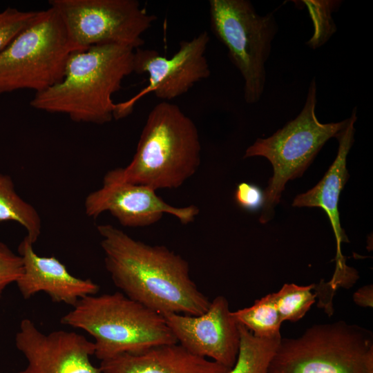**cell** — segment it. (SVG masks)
Masks as SVG:
<instances>
[{
  "label": "cell",
  "mask_w": 373,
  "mask_h": 373,
  "mask_svg": "<svg viewBox=\"0 0 373 373\" xmlns=\"http://www.w3.org/2000/svg\"><path fill=\"white\" fill-rule=\"evenodd\" d=\"M97 229L105 267L126 296L161 315L198 316L208 309L211 301L191 278L189 265L180 255L135 240L111 224Z\"/></svg>",
  "instance_id": "6da1fadb"
},
{
  "label": "cell",
  "mask_w": 373,
  "mask_h": 373,
  "mask_svg": "<svg viewBox=\"0 0 373 373\" xmlns=\"http://www.w3.org/2000/svg\"><path fill=\"white\" fill-rule=\"evenodd\" d=\"M134 49L102 44L73 51L62 80L36 93L30 106L39 111L68 115L77 122L104 124L114 118L112 96L124 77L134 71Z\"/></svg>",
  "instance_id": "7a4b0ae2"
},
{
  "label": "cell",
  "mask_w": 373,
  "mask_h": 373,
  "mask_svg": "<svg viewBox=\"0 0 373 373\" xmlns=\"http://www.w3.org/2000/svg\"><path fill=\"white\" fill-rule=\"evenodd\" d=\"M200 153L193 121L178 105L163 101L149 112L131 162L115 169L128 182L155 191L176 189L195 174Z\"/></svg>",
  "instance_id": "3957f363"
},
{
  "label": "cell",
  "mask_w": 373,
  "mask_h": 373,
  "mask_svg": "<svg viewBox=\"0 0 373 373\" xmlns=\"http://www.w3.org/2000/svg\"><path fill=\"white\" fill-rule=\"evenodd\" d=\"M61 323L92 336L94 355L100 361L178 343L162 315L120 291L82 298Z\"/></svg>",
  "instance_id": "277c9868"
},
{
  "label": "cell",
  "mask_w": 373,
  "mask_h": 373,
  "mask_svg": "<svg viewBox=\"0 0 373 373\" xmlns=\"http://www.w3.org/2000/svg\"><path fill=\"white\" fill-rule=\"evenodd\" d=\"M269 373H373V334L344 321L281 338Z\"/></svg>",
  "instance_id": "5b68a950"
},
{
  "label": "cell",
  "mask_w": 373,
  "mask_h": 373,
  "mask_svg": "<svg viewBox=\"0 0 373 373\" xmlns=\"http://www.w3.org/2000/svg\"><path fill=\"white\" fill-rule=\"evenodd\" d=\"M316 82L309 86L304 106L296 118L289 121L270 137L258 138L245 151L244 158L262 156L271 162L274 174L264 193L265 201L259 220L272 219L286 183L300 176L323 145L344 128L347 119L323 124L316 115Z\"/></svg>",
  "instance_id": "8992f818"
},
{
  "label": "cell",
  "mask_w": 373,
  "mask_h": 373,
  "mask_svg": "<svg viewBox=\"0 0 373 373\" xmlns=\"http://www.w3.org/2000/svg\"><path fill=\"white\" fill-rule=\"evenodd\" d=\"M75 51L64 25L51 7L0 52V94L21 89L36 93L60 82Z\"/></svg>",
  "instance_id": "52a82bcc"
},
{
  "label": "cell",
  "mask_w": 373,
  "mask_h": 373,
  "mask_svg": "<svg viewBox=\"0 0 373 373\" xmlns=\"http://www.w3.org/2000/svg\"><path fill=\"white\" fill-rule=\"evenodd\" d=\"M209 4L212 31L244 79V99L256 104L265 86V64L278 32L276 19L272 12L260 15L247 0H210Z\"/></svg>",
  "instance_id": "ba28073f"
},
{
  "label": "cell",
  "mask_w": 373,
  "mask_h": 373,
  "mask_svg": "<svg viewBox=\"0 0 373 373\" xmlns=\"http://www.w3.org/2000/svg\"><path fill=\"white\" fill-rule=\"evenodd\" d=\"M75 50L102 44L134 50L144 44L142 35L156 17L137 0H50Z\"/></svg>",
  "instance_id": "9c48e42d"
},
{
  "label": "cell",
  "mask_w": 373,
  "mask_h": 373,
  "mask_svg": "<svg viewBox=\"0 0 373 373\" xmlns=\"http://www.w3.org/2000/svg\"><path fill=\"white\" fill-rule=\"evenodd\" d=\"M209 40L207 31L190 40H182L178 51L170 58L155 50L135 49L133 73H146L149 84L133 98L117 104L114 118L118 119L129 115L135 102L146 94L153 93L157 98L168 102L209 77L211 72L205 52Z\"/></svg>",
  "instance_id": "30bf717a"
},
{
  "label": "cell",
  "mask_w": 373,
  "mask_h": 373,
  "mask_svg": "<svg viewBox=\"0 0 373 373\" xmlns=\"http://www.w3.org/2000/svg\"><path fill=\"white\" fill-rule=\"evenodd\" d=\"M86 214L97 218L108 211L124 227H141L153 224L164 213L176 217L183 224L193 222L199 214L195 205L171 206L144 185L122 180L115 169L108 171L101 188L90 192L84 201Z\"/></svg>",
  "instance_id": "8fae6325"
},
{
  "label": "cell",
  "mask_w": 373,
  "mask_h": 373,
  "mask_svg": "<svg viewBox=\"0 0 373 373\" xmlns=\"http://www.w3.org/2000/svg\"><path fill=\"white\" fill-rule=\"evenodd\" d=\"M162 316L178 343L187 351L229 368L233 366L239 350L240 332L224 296L216 297L208 309L198 316L175 313Z\"/></svg>",
  "instance_id": "7c38bea8"
},
{
  "label": "cell",
  "mask_w": 373,
  "mask_h": 373,
  "mask_svg": "<svg viewBox=\"0 0 373 373\" xmlns=\"http://www.w3.org/2000/svg\"><path fill=\"white\" fill-rule=\"evenodd\" d=\"M15 345L28 362L17 373H102L90 361L94 343L75 332L45 334L30 319L24 318L16 334Z\"/></svg>",
  "instance_id": "4fadbf2b"
},
{
  "label": "cell",
  "mask_w": 373,
  "mask_h": 373,
  "mask_svg": "<svg viewBox=\"0 0 373 373\" xmlns=\"http://www.w3.org/2000/svg\"><path fill=\"white\" fill-rule=\"evenodd\" d=\"M33 245L26 236L18 247L23 272L15 283L24 299L44 292L55 303L74 307L82 298L99 291L97 283L72 275L55 257L39 256Z\"/></svg>",
  "instance_id": "5bb4252c"
},
{
  "label": "cell",
  "mask_w": 373,
  "mask_h": 373,
  "mask_svg": "<svg viewBox=\"0 0 373 373\" xmlns=\"http://www.w3.org/2000/svg\"><path fill=\"white\" fill-rule=\"evenodd\" d=\"M357 119L356 108L344 128L336 135L338 141L337 155L322 180L308 191L297 195L292 203L296 207H319L327 213L332 227L336 240V267L334 276L343 277L347 275L351 268L345 265L341 254V246L349 240L341 226L338 200L349 173L346 166L347 156L354 142V124Z\"/></svg>",
  "instance_id": "9a60e30c"
},
{
  "label": "cell",
  "mask_w": 373,
  "mask_h": 373,
  "mask_svg": "<svg viewBox=\"0 0 373 373\" xmlns=\"http://www.w3.org/2000/svg\"><path fill=\"white\" fill-rule=\"evenodd\" d=\"M102 373H227L231 369L194 355L179 343L157 345L101 361Z\"/></svg>",
  "instance_id": "2e32d148"
},
{
  "label": "cell",
  "mask_w": 373,
  "mask_h": 373,
  "mask_svg": "<svg viewBox=\"0 0 373 373\" xmlns=\"http://www.w3.org/2000/svg\"><path fill=\"white\" fill-rule=\"evenodd\" d=\"M240 345L236 361L227 373H269L281 336L260 338L238 324Z\"/></svg>",
  "instance_id": "e0dca14e"
},
{
  "label": "cell",
  "mask_w": 373,
  "mask_h": 373,
  "mask_svg": "<svg viewBox=\"0 0 373 373\" xmlns=\"http://www.w3.org/2000/svg\"><path fill=\"white\" fill-rule=\"evenodd\" d=\"M15 221L27 231L34 244L41 231V219L36 209L16 191L10 176L0 173V222Z\"/></svg>",
  "instance_id": "ac0fdd59"
},
{
  "label": "cell",
  "mask_w": 373,
  "mask_h": 373,
  "mask_svg": "<svg viewBox=\"0 0 373 373\" xmlns=\"http://www.w3.org/2000/svg\"><path fill=\"white\" fill-rule=\"evenodd\" d=\"M233 319L260 338L281 336L283 321L275 303L274 293L256 300L250 307L231 312Z\"/></svg>",
  "instance_id": "d6986e66"
},
{
  "label": "cell",
  "mask_w": 373,
  "mask_h": 373,
  "mask_svg": "<svg viewBox=\"0 0 373 373\" xmlns=\"http://www.w3.org/2000/svg\"><path fill=\"white\" fill-rule=\"evenodd\" d=\"M316 285L300 286L285 283L275 292V303L281 321L296 322L301 319L315 303L316 293H313Z\"/></svg>",
  "instance_id": "ffe728a7"
},
{
  "label": "cell",
  "mask_w": 373,
  "mask_h": 373,
  "mask_svg": "<svg viewBox=\"0 0 373 373\" xmlns=\"http://www.w3.org/2000/svg\"><path fill=\"white\" fill-rule=\"evenodd\" d=\"M314 26L313 37L307 42L312 48H316L325 43L331 35L336 32L332 13L337 8L338 1H303Z\"/></svg>",
  "instance_id": "44dd1931"
},
{
  "label": "cell",
  "mask_w": 373,
  "mask_h": 373,
  "mask_svg": "<svg viewBox=\"0 0 373 373\" xmlns=\"http://www.w3.org/2000/svg\"><path fill=\"white\" fill-rule=\"evenodd\" d=\"M39 11L8 8L0 12V52L38 17Z\"/></svg>",
  "instance_id": "7402d4cb"
},
{
  "label": "cell",
  "mask_w": 373,
  "mask_h": 373,
  "mask_svg": "<svg viewBox=\"0 0 373 373\" xmlns=\"http://www.w3.org/2000/svg\"><path fill=\"white\" fill-rule=\"evenodd\" d=\"M23 272L20 255L14 253L5 243L0 242V299L6 288L17 280Z\"/></svg>",
  "instance_id": "603a6c76"
},
{
  "label": "cell",
  "mask_w": 373,
  "mask_h": 373,
  "mask_svg": "<svg viewBox=\"0 0 373 373\" xmlns=\"http://www.w3.org/2000/svg\"><path fill=\"white\" fill-rule=\"evenodd\" d=\"M234 198L242 209L256 211L262 208L265 201L264 192L257 185L241 182L237 185Z\"/></svg>",
  "instance_id": "cb8c5ba5"
},
{
  "label": "cell",
  "mask_w": 373,
  "mask_h": 373,
  "mask_svg": "<svg viewBox=\"0 0 373 373\" xmlns=\"http://www.w3.org/2000/svg\"><path fill=\"white\" fill-rule=\"evenodd\" d=\"M354 303L363 307H373V287L372 285L359 288L353 295Z\"/></svg>",
  "instance_id": "d4e9b609"
}]
</instances>
